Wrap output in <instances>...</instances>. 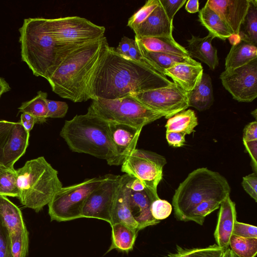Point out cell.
Listing matches in <instances>:
<instances>
[{"label":"cell","instance_id":"10","mask_svg":"<svg viewBox=\"0 0 257 257\" xmlns=\"http://www.w3.org/2000/svg\"><path fill=\"white\" fill-rule=\"evenodd\" d=\"M165 158L156 153L136 149L121 165L122 172L140 180L155 195L163 177Z\"/></svg>","mask_w":257,"mask_h":257},{"label":"cell","instance_id":"6","mask_svg":"<svg viewBox=\"0 0 257 257\" xmlns=\"http://www.w3.org/2000/svg\"><path fill=\"white\" fill-rule=\"evenodd\" d=\"M230 190L228 181L219 173L207 168L197 169L189 173L175 190L172 199L175 216L182 221L201 202L210 199L223 201Z\"/></svg>","mask_w":257,"mask_h":257},{"label":"cell","instance_id":"3","mask_svg":"<svg viewBox=\"0 0 257 257\" xmlns=\"http://www.w3.org/2000/svg\"><path fill=\"white\" fill-rule=\"evenodd\" d=\"M19 30L22 61L35 76L47 80L70 52L82 46L57 43L43 18L24 19Z\"/></svg>","mask_w":257,"mask_h":257},{"label":"cell","instance_id":"20","mask_svg":"<svg viewBox=\"0 0 257 257\" xmlns=\"http://www.w3.org/2000/svg\"><path fill=\"white\" fill-rule=\"evenodd\" d=\"M203 73L201 64L179 63L166 69L164 75L171 78L173 83L187 93L192 90L200 82Z\"/></svg>","mask_w":257,"mask_h":257},{"label":"cell","instance_id":"17","mask_svg":"<svg viewBox=\"0 0 257 257\" xmlns=\"http://www.w3.org/2000/svg\"><path fill=\"white\" fill-rule=\"evenodd\" d=\"M173 23L169 21L160 2L149 17L133 30L138 38L173 36Z\"/></svg>","mask_w":257,"mask_h":257},{"label":"cell","instance_id":"36","mask_svg":"<svg viewBox=\"0 0 257 257\" xmlns=\"http://www.w3.org/2000/svg\"><path fill=\"white\" fill-rule=\"evenodd\" d=\"M222 201L216 199H210L204 201L187 213L183 218V221H194L196 223L203 225L206 217L219 208Z\"/></svg>","mask_w":257,"mask_h":257},{"label":"cell","instance_id":"53","mask_svg":"<svg viewBox=\"0 0 257 257\" xmlns=\"http://www.w3.org/2000/svg\"><path fill=\"white\" fill-rule=\"evenodd\" d=\"M11 90V87L5 79L0 77V97L1 95Z\"/></svg>","mask_w":257,"mask_h":257},{"label":"cell","instance_id":"42","mask_svg":"<svg viewBox=\"0 0 257 257\" xmlns=\"http://www.w3.org/2000/svg\"><path fill=\"white\" fill-rule=\"evenodd\" d=\"M0 257H13L10 235L7 228L0 219Z\"/></svg>","mask_w":257,"mask_h":257},{"label":"cell","instance_id":"16","mask_svg":"<svg viewBox=\"0 0 257 257\" xmlns=\"http://www.w3.org/2000/svg\"><path fill=\"white\" fill-rule=\"evenodd\" d=\"M226 23L234 34H239L249 7V0H208L206 2Z\"/></svg>","mask_w":257,"mask_h":257},{"label":"cell","instance_id":"19","mask_svg":"<svg viewBox=\"0 0 257 257\" xmlns=\"http://www.w3.org/2000/svg\"><path fill=\"white\" fill-rule=\"evenodd\" d=\"M30 133L20 122H15L3 149L2 164L14 168L15 163L23 156L29 145Z\"/></svg>","mask_w":257,"mask_h":257},{"label":"cell","instance_id":"37","mask_svg":"<svg viewBox=\"0 0 257 257\" xmlns=\"http://www.w3.org/2000/svg\"><path fill=\"white\" fill-rule=\"evenodd\" d=\"M11 249L13 257H26L29 248V232L26 226L11 233Z\"/></svg>","mask_w":257,"mask_h":257},{"label":"cell","instance_id":"30","mask_svg":"<svg viewBox=\"0 0 257 257\" xmlns=\"http://www.w3.org/2000/svg\"><path fill=\"white\" fill-rule=\"evenodd\" d=\"M198 125L196 114L192 109L181 111L169 118L165 125L166 132H178L189 135Z\"/></svg>","mask_w":257,"mask_h":257},{"label":"cell","instance_id":"39","mask_svg":"<svg viewBox=\"0 0 257 257\" xmlns=\"http://www.w3.org/2000/svg\"><path fill=\"white\" fill-rule=\"evenodd\" d=\"M150 210L153 218L156 220L161 221L167 218L171 214L172 206L167 201L159 198L152 202Z\"/></svg>","mask_w":257,"mask_h":257},{"label":"cell","instance_id":"15","mask_svg":"<svg viewBox=\"0 0 257 257\" xmlns=\"http://www.w3.org/2000/svg\"><path fill=\"white\" fill-rule=\"evenodd\" d=\"M128 182L126 191L128 205L132 215L138 224L139 231L159 223L160 221L153 218L150 210L151 203L154 200L159 198V196L147 188L140 191H133L128 188Z\"/></svg>","mask_w":257,"mask_h":257},{"label":"cell","instance_id":"46","mask_svg":"<svg viewBox=\"0 0 257 257\" xmlns=\"http://www.w3.org/2000/svg\"><path fill=\"white\" fill-rule=\"evenodd\" d=\"M166 139L168 144L173 147H181L185 145V135L178 132H166Z\"/></svg>","mask_w":257,"mask_h":257},{"label":"cell","instance_id":"44","mask_svg":"<svg viewBox=\"0 0 257 257\" xmlns=\"http://www.w3.org/2000/svg\"><path fill=\"white\" fill-rule=\"evenodd\" d=\"M241 185L245 191L257 202V175L256 173L250 174L242 178Z\"/></svg>","mask_w":257,"mask_h":257},{"label":"cell","instance_id":"1","mask_svg":"<svg viewBox=\"0 0 257 257\" xmlns=\"http://www.w3.org/2000/svg\"><path fill=\"white\" fill-rule=\"evenodd\" d=\"M173 84L146 62L121 55L109 46L91 78L89 95L92 100L115 99Z\"/></svg>","mask_w":257,"mask_h":257},{"label":"cell","instance_id":"12","mask_svg":"<svg viewBox=\"0 0 257 257\" xmlns=\"http://www.w3.org/2000/svg\"><path fill=\"white\" fill-rule=\"evenodd\" d=\"M120 180V175H104L103 181L87 198L82 218H97L110 224Z\"/></svg>","mask_w":257,"mask_h":257},{"label":"cell","instance_id":"7","mask_svg":"<svg viewBox=\"0 0 257 257\" xmlns=\"http://www.w3.org/2000/svg\"><path fill=\"white\" fill-rule=\"evenodd\" d=\"M107 122H114L143 128L165 115L154 111L131 95L115 99L97 98L89 107Z\"/></svg>","mask_w":257,"mask_h":257},{"label":"cell","instance_id":"50","mask_svg":"<svg viewBox=\"0 0 257 257\" xmlns=\"http://www.w3.org/2000/svg\"><path fill=\"white\" fill-rule=\"evenodd\" d=\"M20 122L25 129L30 133L36 123V120L32 115L24 112L21 115Z\"/></svg>","mask_w":257,"mask_h":257},{"label":"cell","instance_id":"52","mask_svg":"<svg viewBox=\"0 0 257 257\" xmlns=\"http://www.w3.org/2000/svg\"><path fill=\"white\" fill-rule=\"evenodd\" d=\"M185 10L189 13L199 12V3L198 0H189L186 2Z\"/></svg>","mask_w":257,"mask_h":257},{"label":"cell","instance_id":"48","mask_svg":"<svg viewBox=\"0 0 257 257\" xmlns=\"http://www.w3.org/2000/svg\"><path fill=\"white\" fill-rule=\"evenodd\" d=\"M257 140V122L252 121L246 125L243 130V141Z\"/></svg>","mask_w":257,"mask_h":257},{"label":"cell","instance_id":"45","mask_svg":"<svg viewBox=\"0 0 257 257\" xmlns=\"http://www.w3.org/2000/svg\"><path fill=\"white\" fill-rule=\"evenodd\" d=\"M15 123V122L0 120V164H2L3 149Z\"/></svg>","mask_w":257,"mask_h":257},{"label":"cell","instance_id":"41","mask_svg":"<svg viewBox=\"0 0 257 257\" xmlns=\"http://www.w3.org/2000/svg\"><path fill=\"white\" fill-rule=\"evenodd\" d=\"M246 238H257L256 226L236 221L234 223L232 235Z\"/></svg>","mask_w":257,"mask_h":257},{"label":"cell","instance_id":"2","mask_svg":"<svg viewBox=\"0 0 257 257\" xmlns=\"http://www.w3.org/2000/svg\"><path fill=\"white\" fill-rule=\"evenodd\" d=\"M109 47L104 37L70 52L47 80L52 91L74 102L90 99L91 78Z\"/></svg>","mask_w":257,"mask_h":257},{"label":"cell","instance_id":"9","mask_svg":"<svg viewBox=\"0 0 257 257\" xmlns=\"http://www.w3.org/2000/svg\"><path fill=\"white\" fill-rule=\"evenodd\" d=\"M49 31L63 45H83L104 37L105 28L80 17L46 19Z\"/></svg>","mask_w":257,"mask_h":257},{"label":"cell","instance_id":"29","mask_svg":"<svg viewBox=\"0 0 257 257\" xmlns=\"http://www.w3.org/2000/svg\"><path fill=\"white\" fill-rule=\"evenodd\" d=\"M0 219L11 233L26 227L20 209L6 196L0 195Z\"/></svg>","mask_w":257,"mask_h":257},{"label":"cell","instance_id":"23","mask_svg":"<svg viewBox=\"0 0 257 257\" xmlns=\"http://www.w3.org/2000/svg\"><path fill=\"white\" fill-rule=\"evenodd\" d=\"M135 40L143 60L162 75H164V71L166 69L177 64H198L200 63L190 57L180 56L168 53L147 51L137 39L135 38Z\"/></svg>","mask_w":257,"mask_h":257},{"label":"cell","instance_id":"21","mask_svg":"<svg viewBox=\"0 0 257 257\" xmlns=\"http://www.w3.org/2000/svg\"><path fill=\"white\" fill-rule=\"evenodd\" d=\"M215 38L210 33L203 38L192 35L191 39L187 40L188 46L186 49L190 57L199 59L212 70L219 64L217 50L212 45V41Z\"/></svg>","mask_w":257,"mask_h":257},{"label":"cell","instance_id":"47","mask_svg":"<svg viewBox=\"0 0 257 257\" xmlns=\"http://www.w3.org/2000/svg\"><path fill=\"white\" fill-rule=\"evenodd\" d=\"M245 150L250 155L254 173H256L257 170V140L251 141H243Z\"/></svg>","mask_w":257,"mask_h":257},{"label":"cell","instance_id":"54","mask_svg":"<svg viewBox=\"0 0 257 257\" xmlns=\"http://www.w3.org/2000/svg\"><path fill=\"white\" fill-rule=\"evenodd\" d=\"M230 43L232 45L238 42L240 38L238 35L233 34L228 38Z\"/></svg>","mask_w":257,"mask_h":257},{"label":"cell","instance_id":"34","mask_svg":"<svg viewBox=\"0 0 257 257\" xmlns=\"http://www.w3.org/2000/svg\"><path fill=\"white\" fill-rule=\"evenodd\" d=\"M229 246L238 257H255L257 253V238L231 235Z\"/></svg>","mask_w":257,"mask_h":257},{"label":"cell","instance_id":"49","mask_svg":"<svg viewBox=\"0 0 257 257\" xmlns=\"http://www.w3.org/2000/svg\"><path fill=\"white\" fill-rule=\"evenodd\" d=\"M135 40L123 36L119 42L118 46L115 49V51L119 54L125 56Z\"/></svg>","mask_w":257,"mask_h":257},{"label":"cell","instance_id":"56","mask_svg":"<svg viewBox=\"0 0 257 257\" xmlns=\"http://www.w3.org/2000/svg\"><path fill=\"white\" fill-rule=\"evenodd\" d=\"M251 114L253 117L255 118V120L256 119V109H254L253 111L251 112Z\"/></svg>","mask_w":257,"mask_h":257},{"label":"cell","instance_id":"24","mask_svg":"<svg viewBox=\"0 0 257 257\" xmlns=\"http://www.w3.org/2000/svg\"><path fill=\"white\" fill-rule=\"evenodd\" d=\"M257 59L256 45L241 40L232 45L225 58V70L233 69Z\"/></svg>","mask_w":257,"mask_h":257},{"label":"cell","instance_id":"31","mask_svg":"<svg viewBox=\"0 0 257 257\" xmlns=\"http://www.w3.org/2000/svg\"><path fill=\"white\" fill-rule=\"evenodd\" d=\"M47 93L39 91L37 95L30 100L22 103L18 108L19 111L32 115L37 123L45 122L47 118Z\"/></svg>","mask_w":257,"mask_h":257},{"label":"cell","instance_id":"40","mask_svg":"<svg viewBox=\"0 0 257 257\" xmlns=\"http://www.w3.org/2000/svg\"><path fill=\"white\" fill-rule=\"evenodd\" d=\"M47 118H62L66 114L68 105L64 101L47 99Z\"/></svg>","mask_w":257,"mask_h":257},{"label":"cell","instance_id":"35","mask_svg":"<svg viewBox=\"0 0 257 257\" xmlns=\"http://www.w3.org/2000/svg\"><path fill=\"white\" fill-rule=\"evenodd\" d=\"M0 195L19 197L17 174L14 168H9L0 164Z\"/></svg>","mask_w":257,"mask_h":257},{"label":"cell","instance_id":"4","mask_svg":"<svg viewBox=\"0 0 257 257\" xmlns=\"http://www.w3.org/2000/svg\"><path fill=\"white\" fill-rule=\"evenodd\" d=\"M60 135L72 152L86 154L105 160L110 166L114 165L115 152L108 122L89 107L86 113L66 120Z\"/></svg>","mask_w":257,"mask_h":257},{"label":"cell","instance_id":"28","mask_svg":"<svg viewBox=\"0 0 257 257\" xmlns=\"http://www.w3.org/2000/svg\"><path fill=\"white\" fill-rule=\"evenodd\" d=\"M111 226V243L106 253L112 249L128 253L133 250L138 231L122 223H115Z\"/></svg>","mask_w":257,"mask_h":257},{"label":"cell","instance_id":"5","mask_svg":"<svg viewBox=\"0 0 257 257\" xmlns=\"http://www.w3.org/2000/svg\"><path fill=\"white\" fill-rule=\"evenodd\" d=\"M19 199L26 207L39 212L62 186L58 172L44 157L27 161L16 170Z\"/></svg>","mask_w":257,"mask_h":257},{"label":"cell","instance_id":"25","mask_svg":"<svg viewBox=\"0 0 257 257\" xmlns=\"http://www.w3.org/2000/svg\"><path fill=\"white\" fill-rule=\"evenodd\" d=\"M189 106L199 111L210 108L214 101L212 81L210 76L203 73L201 79L196 86L187 93Z\"/></svg>","mask_w":257,"mask_h":257},{"label":"cell","instance_id":"43","mask_svg":"<svg viewBox=\"0 0 257 257\" xmlns=\"http://www.w3.org/2000/svg\"><path fill=\"white\" fill-rule=\"evenodd\" d=\"M169 21L173 23L177 12L184 6L186 0H159Z\"/></svg>","mask_w":257,"mask_h":257},{"label":"cell","instance_id":"55","mask_svg":"<svg viewBox=\"0 0 257 257\" xmlns=\"http://www.w3.org/2000/svg\"><path fill=\"white\" fill-rule=\"evenodd\" d=\"M223 257H238V256L233 253V252L230 249V248L229 247H228L225 250Z\"/></svg>","mask_w":257,"mask_h":257},{"label":"cell","instance_id":"8","mask_svg":"<svg viewBox=\"0 0 257 257\" xmlns=\"http://www.w3.org/2000/svg\"><path fill=\"white\" fill-rule=\"evenodd\" d=\"M103 179L104 176L95 177L60 188L48 204L51 220L64 222L82 218L87 198Z\"/></svg>","mask_w":257,"mask_h":257},{"label":"cell","instance_id":"22","mask_svg":"<svg viewBox=\"0 0 257 257\" xmlns=\"http://www.w3.org/2000/svg\"><path fill=\"white\" fill-rule=\"evenodd\" d=\"M130 178L126 174L121 176L110 225L122 223L139 232L138 224L132 215L127 200L126 184Z\"/></svg>","mask_w":257,"mask_h":257},{"label":"cell","instance_id":"38","mask_svg":"<svg viewBox=\"0 0 257 257\" xmlns=\"http://www.w3.org/2000/svg\"><path fill=\"white\" fill-rule=\"evenodd\" d=\"M159 3V0L147 1L140 10L129 18L127 26L134 30L149 17Z\"/></svg>","mask_w":257,"mask_h":257},{"label":"cell","instance_id":"14","mask_svg":"<svg viewBox=\"0 0 257 257\" xmlns=\"http://www.w3.org/2000/svg\"><path fill=\"white\" fill-rule=\"evenodd\" d=\"M110 138L114 148V165H121L125 159L136 149L143 128L127 124L108 122Z\"/></svg>","mask_w":257,"mask_h":257},{"label":"cell","instance_id":"18","mask_svg":"<svg viewBox=\"0 0 257 257\" xmlns=\"http://www.w3.org/2000/svg\"><path fill=\"white\" fill-rule=\"evenodd\" d=\"M214 233L216 244L224 249L229 247L234 224L236 220L235 203L228 196L220 204Z\"/></svg>","mask_w":257,"mask_h":257},{"label":"cell","instance_id":"13","mask_svg":"<svg viewBox=\"0 0 257 257\" xmlns=\"http://www.w3.org/2000/svg\"><path fill=\"white\" fill-rule=\"evenodd\" d=\"M219 78L234 99L238 102L252 101L257 97V59L242 66L225 70Z\"/></svg>","mask_w":257,"mask_h":257},{"label":"cell","instance_id":"27","mask_svg":"<svg viewBox=\"0 0 257 257\" xmlns=\"http://www.w3.org/2000/svg\"><path fill=\"white\" fill-rule=\"evenodd\" d=\"M135 38L147 51L190 57L186 49L178 43L173 36Z\"/></svg>","mask_w":257,"mask_h":257},{"label":"cell","instance_id":"32","mask_svg":"<svg viewBox=\"0 0 257 257\" xmlns=\"http://www.w3.org/2000/svg\"><path fill=\"white\" fill-rule=\"evenodd\" d=\"M249 7L241 24L239 36L241 40L257 44V1L249 0Z\"/></svg>","mask_w":257,"mask_h":257},{"label":"cell","instance_id":"26","mask_svg":"<svg viewBox=\"0 0 257 257\" xmlns=\"http://www.w3.org/2000/svg\"><path fill=\"white\" fill-rule=\"evenodd\" d=\"M198 17L201 24L215 38L225 40L234 34L226 23L207 3L199 11Z\"/></svg>","mask_w":257,"mask_h":257},{"label":"cell","instance_id":"51","mask_svg":"<svg viewBox=\"0 0 257 257\" xmlns=\"http://www.w3.org/2000/svg\"><path fill=\"white\" fill-rule=\"evenodd\" d=\"M125 56L136 61L145 62L143 60L142 55L140 52L136 41L131 47Z\"/></svg>","mask_w":257,"mask_h":257},{"label":"cell","instance_id":"33","mask_svg":"<svg viewBox=\"0 0 257 257\" xmlns=\"http://www.w3.org/2000/svg\"><path fill=\"white\" fill-rule=\"evenodd\" d=\"M225 250L216 243L204 247L190 248L177 245L176 250L166 257H223Z\"/></svg>","mask_w":257,"mask_h":257},{"label":"cell","instance_id":"11","mask_svg":"<svg viewBox=\"0 0 257 257\" xmlns=\"http://www.w3.org/2000/svg\"><path fill=\"white\" fill-rule=\"evenodd\" d=\"M130 95L149 108L163 114L168 119L189 107L187 93L174 83L168 87Z\"/></svg>","mask_w":257,"mask_h":257}]
</instances>
